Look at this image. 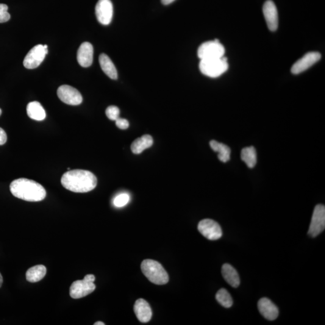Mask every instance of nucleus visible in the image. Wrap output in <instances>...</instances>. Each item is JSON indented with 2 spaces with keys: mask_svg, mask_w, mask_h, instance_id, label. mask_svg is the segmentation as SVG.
I'll list each match as a JSON object with an SVG mask.
<instances>
[{
  "mask_svg": "<svg viewBox=\"0 0 325 325\" xmlns=\"http://www.w3.org/2000/svg\"><path fill=\"white\" fill-rule=\"evenodd\" d=\"M61 183L66 189L72 192L86 193L96 187L97 179L90 171L76 169L65 172Z\"/></svg>",
  "mask_w": 325,
  "mask_h": 325,
  "instance_id": "nucleus-1",
  "label": "nucleus"
},
{
  "mask_svg": "<svg viewBox=\"0 0 325 325\" xmlns=\"http://www.w3.org/2000/svg\"><path fill=\"white\" fill-rule=\"evenodd\" d=\"M10 190L16 198L29 202L43 201L46 195L45 188L40 183L23 178L13 181Z\"/></svg>",
  "mask_w": 325,
  "mask_h": 325,
  "instance_id": "nucleus-2",
  "label": "nucleus"
},
{
  "mask_svg": "<svg viewBox=\"0 0 325 325\" xmlns=\"http://www.w3.org/2000/svg\"><path fill=\"white\" fill-rule=\"evenodd\" d=\"M141 269L144 276L150 281L157 285L167 284L169 276L160 263L153 260L147 259L141 264Z\"/></svg>",
  "mask_w": 325,
  "mask_h": 325,
  "instance_id": "nucleus-3",
  "label": "nucleus"
},
{
  "mask_svg": "<svg viewBox=\"0 0 325 325\" xmlns=\"http://www.w3.org/2000/svg\"><path fill=\"white\" fill-rule=\"evenodd\" d=\"M199 69L202 74L211 78L221 76L229 69L227 58L222 57L220 59L201 60Z\"/></svg>",
  "mask_w": 325,
  "mask_h": 325,
  "instance_id": "nucleus-4",
  "label": "nucleus"
},
{
  "mask_svg": "<svg viewBox=\"0 0 325 325\" xmlns=\"http://www.w3.org/2000/svg\"><path fill=\"white\" fill-rule=\"evenodd\" d=\"M95 280V277L93 275L89 274L85 276L84 279L76 280L72 283L69 290L71 298L80 299L93 293L96 288L94 284Z\"/></svg>",
  "mask_w": 325,
  "mask_h": 325,
  "instance_id": "nucleus-5",
  "label": "nucleus"
},
{
  "mask_svg": "<svg viewBox=\"0 0 325 325\" xmlns=\"http://www.w3.org/2000/svg\"><path fill=\"white\" fill-rule=\"evenodd\" d=\"M224 46L218 40L208 41L200 46L198 49V57L201 60L220 59L224 56Z\"/></svg>",
  "mask_w": 325,
  "mask_h": 325,
  "instance_id": "nucleus-6",
  "label": "nucleus"
},
{
  "mask_svg": "<svg viewBox=\"0 0 325 325\" xmlns=\"http://www.w3.org/2000/svg\"><path fill=\"white\" fill-rule=\"evenodd\" d=\"M325 228V207L324 205L318 204L314 210L308 234L312 237H316L324 232Z\"/></svg>",
  "mask_w": 325,
  "mask_h": 325,
  "instance_id": "nucleus-7",
  "label": "nucleus"
},
{
  "mask_svg": "<svg viewBox=\"0 0 325 325\" xmlns=\"http://www.w3.org/2000/svg\"><path fill=\"white\" fill-rule=\"evenodd\" d=\"M198 229L204 237L210 240H218L222 236L221 226L212 219H206L200 221Z\"/></svg>",
  "mask_w": 325,
  "mask_h": 325,
  "instance_id": "nucleus-8",
  "label": "nucleus"
},
{
  "mask_svg": "<svg viewBox=\"0 0 325 325\" xmlns=\"http://www.w3.org/2000/svg\"><path fill=\"white\" fill-rule=\"evenodd\" d=\"M48 52V49L44 48V46L41 44L35 46L25 57L23 62L24 67L29 69L38 68L43 62Z\"/></svg>",
  "mask_w": 325,
  "mask_h": 325,
  "instance_id": "nucleus-9",
  "label": "nucleus"
},
{
  "mask_svg": "<svg viewBox=\"0 0 325 325\" xmlns=\"http://www.w3.org/2000/svg\"><path fill=\"white\" fill-rule=\"evenodd\" d=\"M57 96L59 98L66 104L78 105L82 103L83 97L80 92L76 88L69 85L60 86L58 88Z\"/></svg>",
  "mask_w": 325,
  "mask_h": 325,
  "instance_id": "nucleus-10",
  "label": "nucleus"
},
{
  "mask_svg": "<svg viewBox=\"0 0 325 325\" xmlns=\"http://www.w3.org/2000/svg\"><path fill=\"white\" fill-rule=\"evenodd\" d=\"M96 18L104 26L110 24L112 20L113 7L110 0H99L95 7Z\"/></svg>",
  "mask_w": 325,
  "mask_h": 325,
  "instance_id": "nucleus-11",
  "label": "nucleus"
},
{
  "mask_svg": "<svg viewBox=\"0 0 325 325\" xmlns=\"http://www.w3.org/2000/svg\"><path fill=\"white\" fill-rule=\"evenodd\" d=\"M321 59V54L318 52H310L304 55L294 64L291 68V73L299 74L312 67Z\"/></svg>",
  "mask_w": 325,
  "mask_h": 325,
  "instance_id": "nucleus-12",
  "label": "nucleus"
},
{
  "mask_svg": "<svg viewBox=\"0 0 325 325\" xmlns=\"http://www.w3.org/2000/svg\"><path fill=\"white\" fill-rule=\"evenodd\" d=\"M263 11L269 29L276 31L279 27V14L276 4L271 0H268L264 4Z\"/></svg>",
  "mask_w": 325,
  "mask_h": 325,
  "instance_id": "nucleus-13",
  "label": "nucleus"
},
{
  "mask_svg": "<svg viewBox=\"0 0 325 325\" xmlns=\"http://www.w3.org/2000/svg\"><path fill=\"white\" fill-rule=\"evenodd\" d=\"M258 308L261 315L269 321H274L279 315V308L270 299H260L258 302Z\"/></svg>",
  "mask_w": 325,
  "mask_h": 325,
  "instance_id": "nucleus-14",
  "label": "nucleus"
},
{
  "mask_svg": "<svg viewBox=\"0 0 325 325\" xmlns=\"http://www.w3.org/2000/svg\"><path fill=\"white\" fill-rule=\"evenodd\" d=\"M93 45L88 42L80 46L77 52V60L82 67H90L93 63Z\"/></svg>",
  "mask_w": 325,
  "mask_h": 325,
  "instance_id": "nucleus-15",
  "label": "nucleus"
},
{
  "mask_svg": "<svg viewBox=\"0 0 325 325\" xmlns=\"http://www.w3.org/2000/svg\"><path fill=\"white\" fill-rule=\"evenodd\" d=\"M134 312L139 321L147 323L152 318V310L148 303L143 299H139L134 305Z\"/></svg>",
  "mask_w": 325,
  "mask_h": 325,
  "instance_id": "nucleus-16",
  "label": "nucleus"
},
{
  "mask_svg": "<svg viewBox=\"0 0 325 325\" xmlns=\"http://www.w3.org/2000/svg\"><path fill=\"white\" fill-rule=\"evenodd\" d=\"M222 274L225 280L232 287L237 288L240 285V277L237 271L229 264H224L222 266Z\"/></svg>",
  "mask_w": 325,
  "mask_h": 325,
  "instance_id": "nucleus-17",
  "label": "nucleus"
},
{
  "mask_svg": "<svg viewBox=\"0 0 325 325\" xmlns=\"http://www.w3.org/2000/svg\"><path fill=\"white\" fill-rule=\"evenodd\" d=\"M99 62L102 70L112 80L118 79V72L115 65L110 57L105 54H101L99 57Z\"/></svg>",
  "mask_w": 325,
  "mask_h": 325,
  "instance_id": "nucleus-18",
  "label": "nucleus"
},
{
  "mask_svg": "<svg viewBox=\"0 0 325 325\" xmlns=\"http://www.w3.org/2000/svg\"><path fill=\"white\" fill-rule=\"evenodd\" d=\"M27 113L29 117L33 120L41 121L46 118L45 109L40 102L38 101H33L28 104Z\"/></svg>",
  "mask_w": 325,
  "mask_h": 325,
  "instance_id": "nucleus-19",
  "label": "nucleus"
},
{
  "mask_svg": "<svg viewBox=\"0 0 325 325\" xmlns=\"http://www.w3.org/2000/svg\"><path fill=\"white\" fill-rule=\"evenodd\" d=\"M153 141L151 136L143 135L133 141L131 146L132 151L135 154H141L144 150L150 148L153 144Z\"/></svg>",
  "mask_w": 325,
  "mask_h": 325,
  "instance_id": "nucleus-20",
  "label": "nucleus"
},
{
  "mask_svg": "<svg viewBox=\"0 0 325 325\" xmlns=\"http://www.w3.org/2000/svg\"><path fill=\"white\" fill-rule=\"evenodd\" d=\"M210 145L214 151L218 152V158L221 162L224 163L229 162L231 155V149L229 146L216 140L211 141Z\"/></svg>",
  "mask_w": 325,
  "mask_h": 325,
  "instance_id": "nucleus-21",
  "label": "nucleus"
},
{
  "mask_svg": "<svg viewBox=\"0 0 325 325\" xmlns=\"http://www.w3.org/2000/svg\"><path fill=\"white\" fill-rule=\"evenodd\" d=\"M46 269L44 265H36L30 268L26 272V279L30 282L40 281L45 277Z\"/></svg>",
  "mask_w": 325,
  "mask_h": 325,
  "instance_id": "nucleus-22",
  "label": "nucleus"
},
{
  "mask_svg": "<svg viewBox=\"0 0 325 325\" xmlns=\"http://www.w3.org/2000/svg\"><path fill=\"white\" fill-rule=\"evenodd\" d=\"M241 158L248 168H254L257 163V152L254 147H246L241 150Z\"/></svg>",
  "mask_w": 325,
  "mask_h": 325,
  "instance_id": "nucleus-23",
  "label": "nucleus"
},
{
  "mask_svg": "<svg viewBox=\"0 0 325 325\" xmlns=\"http://www.w3.org/2000/svg\"><path fill=\"white\" fill-rule=\"evenodd\" d=\"M216 299L222 306L229 308L233 304L232 299L229 291L225 288H221L216 294Z\"/></svg>",
  "mask_w": 325,
  "mask_h": 325,
  "instance_id": "nucleus-24",
  "label": "nucleus"
},
{
  "mask_svg": "<svg viewBox=\"0 0 325 325\" xmlns=\"http://www.w3.org/2000/svg\"><path fill=\"white\" fill-rule=\"evenodd\" d=\"M130 200V196L129 194L126 193H121L114 198L113 205L116 207H123L129 203Z\"/></svg>",
  "mask_w": 325,
  "mask_h": 325,
  "instance_id": "nucleus-25",
  "label": "nucleus"
},
{
  "mask_svg": "<svg viewBox=\"0 0 325 325\" xmlns=\"http://www.w3.org/2000/svg\"><path fill=\"white\" fill-rule=\"evenodd\" d=\"M105 114H106L107 118L110 120L116 121V119L119 118L120 110H119L118 107L115 106V105H110L105 110Z\"/></svg>",
  "mask_w": 325,
  "mask_h": 325,
  "instance_id": "nucleus-26",
  "label": "nucleus"
},
{
  "mask_svg": "<svg viewBox=\"0 0 325 325\" xmlns=\"http://www.w3.org/2000/svg\"><path fill=\"white\" fill-rule=\"evenodd\" d=\"M7 10L8 6L6 4H0V23H5L10 19V15Z\"/></svg>",
  "mask_w": 325,
  "mask_h": 325,
  "instance_id": "nucleus-27",
  "label": "nucleus"
},
{
  "mask_svg": "<svg viewBox=\"0 0 325 325\" xmlns=\"http://www.w3.org/2000/svg\"><path fill=\"white\" fill-rule=\"evenodd\" d=\"M115 122L116 126L121 130H126L129 127V122L126 119L119 118Z\"/></svg>",
  "mask_w": 325,
  "mask_h": 325,
  "instance_id": "nucleus-28",
  "label": "nucleus"
},
{
  "mask_svg": "<svg viewBox=\"0 0 325 325\" xmlns=\"http://www.w3.org/2000/svg\"><path fill=\"white\" fill-rule=\"evenodd\" d=\"M7 136L6 133L1 128H0V145H3L6 142Z\"/></svg>",
  "mask_w": 325,
  "mask_h": 325,
  "instance_id": "nucleus-29",
  "label": "nucleus"
},
{
  "mask_svg": "<svg viewBox=\"0 0 325 325\" xmlns=\"http://www.w3.org/2000/svg\"><path fill=\"white\" fill-rule=\"evenodd\" d=\"M161 1L164 5H168L173 2L175 0H161Z\"/></svg>",
  "mask_w": 325,
  "mask_h": 325,
  "instance_id": "nucleus-30",
  "label": "nucleus"
},
{
  "mask_svg": "<svg viewBox=\"0 0 325 325\" xmlns=\"http://www.w3.org/2000/svg\"><path fill=\"white\" fill-rule=\"evenodd\" d=\"M2 282H3V279H2V277L1 273H0V287H1Z\"/></svg>",
  "mask_w": 325,
  "mask_h": 325,
  "instance_id": "nucleus-31",
  "label": "nucleus"
},
{
  "mask_svg": "<svg viewBox=\"0 0 325 325\" xmlns=\"http://www.w3.org/2000/svg\"><path fill=\"white\" fill-rule=\"evenodd\" d=\"M95 325H105V324L102 322H96V323L94 324Z\"/></svg>",
  "mask_w": 325,
  "mask_h": 325,
  "instance_id": "nucleus-32",
  "label": "nucleus"
},
{
  "mask_svg": "<svg viewBox=\"0 0 325 325\" xmlns=\"http://www.w3.org/2000/svg\"><path fill=\"white\" fill-rule=\"evenodd\" d=\"M44 48H46V49L48 48V46H47L46 45L44 46Z\"/></svg>",
  "mask_w": 325,
  "mask_h": 325,
  "instance_id": "nucleus-33",
  "label": "nucleus"
},
{
  "mask_svg": "<svg viewBox=\"0 0 325 325\" xmlns=\"http://www.w3.org/2000/svg\"><path fill=\"white\" fill-rule=\"evenodd\" d=\"M1 113H2V110H1V108H0V116L1 115Z\"/></svg>",
  "mask_w": 325,
  "mask_h": 325,
  "instance_id": "nucleus-34",
  "label": "nucleus"
}]
</instances>
